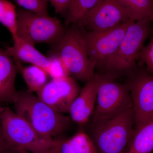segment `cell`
Here are the masks:
<instances>
[{"instance_id":"1","label":"cell","mask_w":153,"mask_h":153,"mask_svg":"<svg viewBox=\"0 0 153 153\" xmlns=\"http://www.w3.org/2000/svg\"><path fill=\"white\" fill-rule=\"evenodd\" d=\"M13 102L16 114L45 136L52 138L60 134L71 123L70 117L55 111L28 91L17 92Z\"/></svg>"},{"instance_id":"2","label":"cell","mask_w":153,"mask_h":153,"mask_svg":"<svg viewBox=\"0 0 153 153\" xmlns=\"http://www.w3.org/2000/svg\"><path fill=\"white\" fill-rule=\"evenodd\" d=\"M151 19L133 22L129 26L115 53L100 74L116 78L129 76L137 68L136 60L145 41L153 33Z\"/></svg>"},{"instance_id":"3","label":"cell","mask_w":153,"mask_h":153,"mask_svg":"<svg viewBox=\"0 0 153 153\" xmlns=\"http://www.w3.org/2000/svg\"><path fill=\"white\" fill-rule=\"evenodd\" d=\"M134 130L131 108L107 120L90 123L88 134L98 153H126Z\"/></svg>"},{"instance_id":"4","label":"cell","mask_w":153,"mask_h":153,"mask_svg":"<svg viewBox=\"0 0 153 153\" xmlns=\"http://www.w3.org/2000/svg\"><path fill=\"white\" fill-rule=\"evenodd\" d=\"M84 30L71 25L60 41L53 46L52 52L61 58L70 76L85 83L95 74V67L88 54Z\"/></svg>"},{"instance_id":"5","label":"cell","mask_w":153,"mask_h":153,"mask_svg":"<svg viewBox=\"0 0 153 153\" xmlns=\"http://www.w3.org/2000/svg\"><path fill=\"white\" fill-rule=\"evenodd\" d=\"M97 90L95 109L90 123H98L110 119L127 110L133 103L127 83H120L105 74H95Z\"/></svg>"},{"instance_id":"6","label":"cell","mask_w":153,"mask_h":153,"mask_svg":"<svg viewBox=\"0 0 153 153\" xmlns=\"http://www.w3.org/2000/svg\"><path fill=\"white\" fill-rule=\"evenodd\" d=\"M0 124L7 140L14 148L31 153H40L50 149L55 140L39 133L27 121L8 107L4 108Z\"/></svg>"},{"instance_id":"7","label":"cell","mask_w":153,"mask_h":153,"mask_svg":"<svg viewBox=\"0 0 153 153\" xmlns=\"http://www.w3.org/2000/svg\"><path fill=\"white\" fill-rule=\"evenodd\" d=\"M17 36L35 46L45 43L57 44L66 32L60 20L55 17L42 16L23 9L17 10Z\"/></svg>"},{"instance_id":"8","label":"cell","mask_w":153,"mask_h":153,"mask_svg":"<svg viewBox=\"0 0 153 153\" xmlns=\"http://www.w3.org/2000/svg\"><path fill=\"white\" fill-rule=\"evenodd\" d=\"M126 83L132 101L134 128L153 120V75L146 68H137Z\"/></svg>"},{"instance_id":"9","label":"cell","mask_w":153,"mask_h":153,"mask_svg":"<svg viewBox=\"0 0 153 153\" xmlns=\"http://www.w3.org/2000/svg\"><path fill=\"white\" fill-rule=\"evenodd\" d=\"M130 20L104 32L84 31L88 54L95 69L101 73L108 60L116 52L129 25Z\"/></svg>"},{"instance_id":"10","label":"cell","mask_w":153,"mask_h":153,"mask_svg":"<svg viewBox=\"0 0 153 153\" xmlns=\"http://www.w3.org/2000/svg\"><path fill=\"white\" fill-rule=\"evenodd\" d=\"M80 88L71 76L52 79L38 91V97L52 109L61 114L68 113Z\"/></svg>"},{"instance_id":"11","label":"cell","mask_w":153,"mask_h":153,"mask_svg":"<svg viewBox=\"0 0 153 153\" xmlns=\"http://www.w3.org/2000/svg\"><path fill=\"white\" fill-rule=\"evenodd\" d=\"M130 20L128 15L115 0H101L85 19L82 28L88 32H104Z\"/></svg>"},{"instance_id":"12","label":"cell","mask_w":153,"mask_h":153,"mask_svg":"<svg viewBox=\"0 0 153 153\" xmlns=\"http://www.w3.org/2000/svg\"><path fill=\"white\" fill-rule=\"evenodd\" d=\"M97 90V81L95 74L85 82L72 102L68 113L71 120L80 125L89 122L95 109Z\"/></svg>"},{"instance_id":"13","label":"cell","mask_w":153,"mask_h":153,"mask_svg":"<svg viewBox=\"0 0 153 153\" xmlns=\"http://www.w3.org/2000/svg\"><path fill=\"white\" fill-rule=\"evenodd\" d=\"M14 44L4 51L14 61L31 63L43 68L48 73L50 66L49 57L44 56L35 46L17 36L13 38Z\"/></svg>"},{"instance_id":"14","label":"cell","mask_w":153,"mask_h":153,"mask_svg":"<svg viewBox=\"0 0 153 153\" xmlns=\"http://www.w3.org/2000/svg\"><path fill=\"white\" fill-rule=\"evenodd\" d=\"M18 71L13 59L0 47V102H13L17 93L15 80Z\"/></svg>"},{"instance_id":"15","label":"cell","mask_w":153,"mask_h":153,"mask_svg":"<svg viewBox=\"0 0 153 153\" xmlns=\"http://www.w3.org/2000/svg\"><path fill=\"white\" fill-rule=\"evenodd\" d=\"M101 0H71L63 13L65 25H76L82 28L85 19Z\"/></svg>"},{"instance_id":"16","label":"cell","mask_w":153,"mask_h":153,"mask_svg":"<svg viewBox=\"0 0 153 153\" xmlns=\"http://www.w3.org/2000/svg\"><path fill=\"white\" fill-rule=\"evenodd\" d=\"M153 153V120L135 129L126 153Z\"/></svg>"},{"instance_id":"17","label":"cell","mask_w":153,"mask_h":153,"mask_svg":"<svg viewBox=\"0 0 153 153\" xmlns=\"http://www.w3.org/2000/svg\"><path fill=\"white\" fill-rule=\"evenodd\" d=\"M128 15L137 22L151 19L153 22V0H115Z\"/></svg>"},{"instance_id":"18","label":"cell","mask_w":153,"mask_h":153,"mask_svg":"<svg viewBox=\"0 0 153 153\" xmlns=\"http://www.w3.org/2000/svg\"><path fill=\"white\" fill-rule=\"evenodd\" d=\"M18 70L21 71L30 92H37L48 82L49 76L43 68L36 65L23 67L20 62L15 61Z\"/></svg>"},{"instance_id":"19","label":"cell","mask_w":153,"mask_h":153,"mask_svg":"<svg viewBox=\"0 0 153 153\" xmlns=\"http://www.w3.org/2000/svg\"><path fill=\"white\" fill-rule=\"evenodd\" d=\"M0 23L8 30L13 39L18 36L17 10L8 0H0Z\"/></svg>"},{"instance_id":"20","label":"cell","mask_w":153,"mask_h":153,"mask_svg":"<svg viewBox=\"0 0 153 153\" xmlns=\"http://www.w3.org/2000/svg\"><path fill=\"white\" fill-rule=\"evenodd\" d=\"M68 139L76 153H98L91 137L85 132H78Z\"/></svg>"},{"instance_id":"21","label":"cell","mask_w":153,"mask_h":153,"mask_svg":"<svg viewBox=\"0 0 153 153\" xmlns=\"http://www.w3.org/2000/svg\"><path fill=\"white\" fill-rule=\"evenodd\" d=\"M49 57L50 66L48 74L52 79H60L70 76L66 66L60 57L52 52Z\"/></svg>"},{"instance_id":"22","label":"cell","mask_w":153,"mask_h":153,"mask_svg":"<svg viewBox=\"0 0 153 153\" xmlns=\"http://www.w3.org/2000/svg\"><path fill=\"white\" fill-rule=\"evenodd\" d=\"M24 10L42 16H49L48 0H14Z\"/></svg>"},{"instance_id":"23","label":"cell","mask_w":153,"mask_h":153,"mask_svg":"<svg viewBox=\"0 0 153 153\" xmlns=\"http://www.w3.org/2000/svg\"><path fill=\"white\" fill-rule=\"evenodd\" d=\"M138 60L146 65L148 71L153 75V38L147 46L143 47L139 55Z\"/></svg>"},{"instance_id":"24","label":"cell","mask_w":153,"mask_h":153,"mask_svg":"<svg viewBox=\"0 0 153 153\" xmlns=\"http://www.w3.org/2000/svg\"><path fill=\"white\" fill-rule=\"evenodd\" d=\"M0 153H28L27 152L13 147L6 138L0 124Z\"/></svg>"},{"instance_id":"25","label":"cell","mask_w":153,"mask_h":153,"mask_svg":"<svg viewBox=\"0 0 153 153\" xmlns=\"http://www.w3.org/2000/svg\"><path fill=\"white\" fill-rule=\"evenodd\" d=\"M55 140L58 148V153H76L68 139L60 138Z\"/></svg>"},{"instance_id":"26","label":"cell","mask_w":153,"mask_h":153,"mask_svg":"<svg viewBox=\"0 0 153 153\" xmlns=\"http://www.w3.org/2000/svg\"><path fill=\"white\" fill-rule=\"evenodd\" d=\"M55 9L57 14H63L68 7L71 0H48Z\"/></svg>"},{"instance_id":"27","label":"cell","mask_w":153,"mask_h":153,"mask_svg":"<svg viewBox=\"0 0 153 153\" xmlns=\"http://www.w3.org/2000/svg\"><path fill=\"white\" fill-rule=\"evenodd\" d=\"M54 141V144L52 147L48 149V150L40 153H58V148L55 140Z\"/></svg>"},{"instance_id":"28","label":"cell","mask_w":153,"mask_h":153,"mask_svg":"<svg viewBox=\"0 0 153 153\" xmlns=\"http://www.w3.org/2000/svg\"><path fill=\"white\" fill-rule=\"evenodd\" d=\"M4 109V108L3 107L1 106V105H0V117H1V114L2 113V111Z\"/></svg>"},{"instance_id":"29","label":"cell","mask_w":153,"mask_h":153,"mask_svg":"<svg viewBox=\"0 0 153 153\" xmlns=\"http://www.w3.org/2000/svg\"></svg>"}]
</instances>
